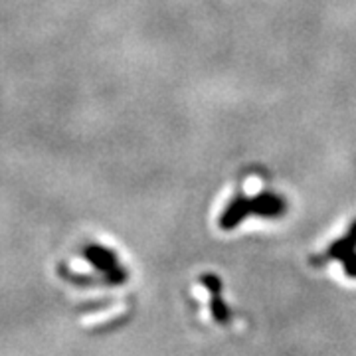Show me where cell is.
Returning a JSON list of instances; mask_svg holds the SVG:
<instances>
[{
    "mask_svg": "<svg viewBox=\"0 0 356 356\" xmlns=\"http://www.w3.org/2000/svg\"><path fill=\"white\" fill-rule=\"evenodd\" d=\"M283 212V200L280 196L271 194V192L257 191L254 196H245L240 194L229 202L226 214L220 220L222 228H234L242 222L248 214L255 216H277Z\"/></svg>",
    "mask_w": 356,
    "mask_h": 356,
    "instance_id": "cell-1",
    "label": "cell"
},
{
    "mask_svg": "<svg viewBox=\"0 0 356 356\" xmlns=\"http://www.w3.org/2000/svg\"><path fill=\"white\" fill-rule=\"evenodd\" d=\"M356 222L353 224V228L348 232V236L331 245L327 257H337V259H343L344 266H346V273L356 277Z\"/></svg>",
    "mask_w": 356,
    "mask_h": 356,
    "instance_id": "cell-2",
    "label": "cell"
}]
</instances>
